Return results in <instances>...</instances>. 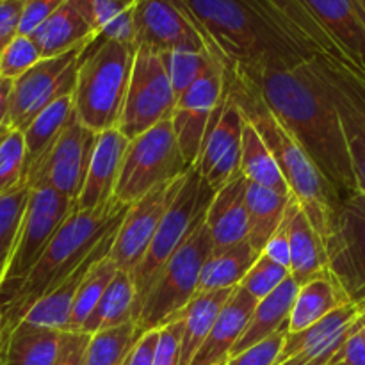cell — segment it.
I'll list each match as a JSON object with an SVG mask.
<instances>
[{
	"mask_svg": "<svg viewBox=\"0 0 365 365\" xmlns=\"http://www.w3.org/2000/svg\"><path fill=\"white\" fill-rule=\"evenodd\" d=\"M7 132H9V130H7L6 127H0V141H2V139H4V135H6Z\"/></svg>",
	"mask_w": 365,
	"mask_h": 365,
	"instance_id": "680465c9",
	"label": "cell"
},
{
	"mask_svg": "<svg viewBox=\"0 0 365 365\" xmlns=\"http://www.w3.org/2000/svg\"><path fill=\"white\" fill-rule=\"evenodd\" d=\"M73 210L75 202L57 192L56 189H31V198L21 220L20 232L0 284V303L11 298L24 284L56 237L57 230L63 227Z\"/></svg>",
	"mask_w": 365,
	"mask_h": 365,
	"instance_id": "9c48e42d",
	"label": "cell"
},
{
	"mask_svg": "<svg viewBox=\"0 0 365 365\" xmlns=\"http://www.w3.org/2000/svg\"><path fill=\"white\" fill-rule=\"evenodd\" d=\"M138 48L98 36L81 53L73 102L75 114L88 128H116L128 91Z\"/></svg>",
	"mask_w": 365,
	"mask_h": 365,
	"instance_id": "5b68a950",
	"label": "cell"
},
{
	"mask_svg": "<svg viewBox=\"0 0 365 365\" xmlns=\"http://www.w3.org/2000/svg\"><path fill=\"white\" fill-rule=\"evenodd\" d=\"M96 139L98 134L86 127L77 114H73L52 152L29 178V187H52L77 203L88 177Z\"/></svg>",
	"mask_w": 365,
	"mask_h": 365,
	"instance_id": "2e32d148",
	"label": "cell"
},
{
	"mask_svg": "<svg viewBox=\"0 0 365 365\" xmlns=\"http://www.w3.org/2000/svg\"><path fill=\"white\" fill-rule=\"evenodd\" d=\"M25 184L24 132L9 130L0 141V196Z\"/></svg>",
	"mask_w": 365,
	"mask_h": 365,
	"instance_id": "b9f144b4",
	"label": "cell"
},
{
	"mask_svg": "<svg viewBox=\"0 0 365 365\" xmlns=\"http://www.w3.org/2000/svg\"><path fill=\"white\" fill-rule=\"evenodd\" d=\"M135 6L138 0H95L100 36L135 46Z\"/></svg>",
	"mask_w": 365,
	"mask_h": 365,
	"instance_id": "f35d334b",
	"label": "cell"
},
{
	"mask_svg": "<svg viewBox=\"0 0 365 365\" xmlns=\"http://www.w3.org/2000/svg\"><path fill=\"white\" fill-rule=\"evenodd\" d=\"M157 342H159V330L145 331L138 339V342L132 346L123 365H153Z\"/></svg>",
	"mask_w": 365,
	"mask_h": 365,
	"instance_id": "816d5d0a",
	"label": "cell"
},
{
	"mask_svg": "<svg viewBox=\"0 0 365 365\" xmlns=\"http://www.w3.org/2000/svg\"><path fill=\"white\" fill-rule=\"evenodd\" d=\"M25 0H0V53L18 36Z\"/></svg>",
	"mask_w": 365,
	"mask_h": 365,
	"instance_id": "681fc988",
	"label": "cell"
},
{
	"mask_svg": "<svg viewBox=\"0 0 365 365\" xmlns=\"http://www.w3.org/2000/svg\"><path fill=\"white\" fill-rule=\"evenodd\" d=\"M305 66L334 102L348 143L359 191L365 192V70L348 61L314 57Z\"/></svg>",
	"mask_w": 365,
	"mask_h": 365,
	"instance_id": "8fae6325",
	"label": "cell"
},
{
	"mask_svg": "<svg viewBox=\"0 0 365 365\" xmlns=\"http://www.w3.org/2000/svg\"><path fill=\"white\" fill-rule=\"evenodd\" d=\"M128 207L130 205H121L114 200V203L103 209H75L68 216L24 284L11 298L0 303V312H2L0 341H4L16 328V324L24 319L34 303L59 287L91 257L106 235L123 221Z\"/></svg>",
	"mask_w": 365,
	"mask_h": 365,
	"instance_id": "3957f363",
	"label": "cell"
},
{
	"mask_svg": "<svg viewBox=\"0 0 365 365\" xmlns=\"http://www.w3.org/2000/svg\"><path fill=\"white\" fill-rule=\"evenodd\" d=\"M291 277L289 267L273 262L269 257L260 255L252 269L241 282V287L246 289L255 299H264L277 291L287 278Z\"/></svg>",
	"mask_w": 365,
	"mask_h": 365,
	"instance_id": "7bdbcfd3",
	"label": "cell"
},
{
	"mask_svg": "<svg viewBox=\"0 0 365 365\" xmlns=\"http://www.w3.org/2000/svg\"><path fill=\"white\" fill-rule=\"evenodd\" d=\"M100 36L95 0H64L63 6L31 36L43 59L89 45Z\"/></svg>",
	"mask_w": 365,
	"mask_h": 365,
	"instance_id": "44dd1931",
	"label": "cell"
},
{
	"mask_svg": "<svg viewBox=\"0 0 365 365\" xmlns=\"http://www.w3.org/2000/svg\"><path fill=\"white\" fill-rule=\"evenodd\" d=\"M223 59L227 73L257 81L305 57L242 0H182Z\"/></svg>",
	"mask_w": 365,
	"mask_h": 365,
	"instance_id": "7a4b0ae2",
	"label": "cell"
},
{
	"mask_svg": "<svg viewBox=\"0 0 365 365\" xmlns=\"http://www.w3.org/2000/svg\"><path fill=\"white\" fill-rule=\"evenodd\" d=\"M259 257V253L253 250L248 241L230 250H225V252L212 253L203 266L198 292L235 289L237 285H241V282L245 280Z\"/></svg>",
	"mask_w": 365,
	"mask_h": 365,
	"instance_id": "e575fe53",
	"label": "cell"
},
{
	"mask_svg": "<svg viewBox=\"0 0 365 365\" xmlns=\"http://www.w3.org/2000/svg\"><path fill=\"white\" fill-rule=\"evenodd\" d=\"M228 364V360H227V362H221V364H217V365H227Z\"/></svg>",
	"mask_w": 365,
	"mask_h": 365,
	"instance_id": "94428289",
	"label": "cell"
},
{
	"mask_svg": "<svg viewBox=\"0 0 365 365\" xmlns=\"http://www.w3.org/2000/svg\"><path fill=\"white\" fill-rule=\"evenodd\" d=\"M241 173L248 178V182L259 184L262 187L277 191L280 195H291L287 182L278 168L277 159L267 148L264 139L257 132L252 123L246 121L245 132H242V146H241Z\"/></svg>",
	"mask_w": 365,
	"mask_h": 365,
	"instance_id": "d590c367",
	"label": "cell"
},
{
	"mask_svg": "<svg viewBox=\"0 0 365 365\" xmlns=\"http://www.w3.org/2000/svg\"><path fill=\"white\" fill-rule=\"evenodd\" d=\"M355 7L360 14V20L365 25V0H355Z\"/></svg>",
	"mask_w": 365,
	"mask_h": 365,
	"instance_id": "9f6ffc18",
	"label": "cell"
},
{
	"mask_svg": "<svg viewBox=\"0 0 365 365\" xmlns=\"http://www.w3.org/2000/svg\"><path fill=\"white\" fill-rule=\"evenodd\" d=\"M248 178L239 171L234 178L214 192L205 212V227L212 237L214 252L230 250L248 241V207H246Z\"/></svg>",
	"mask_w": 365,
	"mask_h": 365,
	"instance_id": "603a6c76",
	"label": "cell"
},
{
	"mask_svg": "<svg viewBox=\"0 0 365 365\" xmlns=\"http://www.w3.org/2000/svg\"><path fill=\"white\" fill-rule=\"evenodd\" d=\"M285 221L291 245V277L299 287L328 271L327 248L323 239L294 198L285 210Z\"/></svg>",
	"mask_w": 365,
	"mask_h": 365,
	"instance_id": "484cf974",
	"label": "cell"
},
{
	"mask_svg": "<svg viewBox=\"0 0 365 365\" xmlns=\"http://www.w3.org/2000/svg\"><path fill=\"white\" fill-rule=\"evenodd\" d=\"M13 78H7L0 75V127H6L7 113L11 106V95H13Z\"/></svg>",
	"mask_w": 365,
	"mask_h": 365,
	"instance_id": "db71d44e",
	"label": "cell"
},
{
	"mask_svg": "<svg viewBox=\"0 0 365 365\" xmlns=\"http://www.w3.org/2000/svg\"><path fill=\"white\" fill-rule=\"evenodd\" d=\"M212 252V237L203 217L184 245L164 264L141 303L135 324L143 334L160 330L182 316L185 307L198 294L200 277Z\"/></svg>",
	"mask_w": 365,
	"mask_h": 365,
	"instance_id": "8992f818",
	"label": "cell"
},
{
	"mask_svg": "<svg viewBox=\"0 0 365 365\" xmlns=\"http://www.w3.org/2000/svg\"><path fill=\"white\" fill-rule=\"evenodd\" d=\"M246 118L230 93L225 91L223 100L216 107L203 139L202 152L195 170L202 180L217 191L230 178L239 173L241 168L242 132Z\"/></svg>",
	"mask_w": 365,
	"mask_h": 365,
	"instance_id": "ac0fdd59",
	"label": "cell"
},
{
	"mask_svg": "<svg viewBox=\"0 0 365 365\" xmlns=\"http://www.w3.org/2000/svg\"><path fill=\"white\" fill-rule=\"evenodd\" d=\"M160 56L166 64L168 75H170L177 98L184 95L205 73V70L214 59H220L210 50H173V52L160 53Z\"/></svg>",
	"mask_w": 365,
	"mask_h": 365,
	"instance_id": "60d3db41",
	"label": "cell"
},
{
	"mask_svg": "<svg viewBox=\"0 0 365 365\" xmlns=\"http://www.w3.org/2000/svg\"><path fill=\"white\" fill-rule=\"evenodd\" d=\"M289 328L277 331L271 337L264 339L259 344L230 356L227 365H278V359L284 349L285 339H287Z\"/></svg>",
	"mask_w": 365,
	"mask_h": 365,
	"instance_id": "f6af8a7d",
	"label": "cell"
},
{
	"mask_svg": "<svg viewBox=\"0 0 365 365\" xmlns=\"http://www.w3.org/2000/svg\"><path fill=\"white\" fill-rule=\"evenodd\" d=\"M182 328H184L182 316L160 328L159 342H157L155 355H153V365H180Z\"/></svg>",
	"mask_w": 365,
	"mask_h": 365,
	"instance_id": "bcb514c9",
	"label": "cell"
},
{
	"mask_svg": "<svg viewBox=\"0 0 365 365\" xmlns=\"http://www.w3.org/2000/svg\"><path fill=\"white\" fill-rule=\"evenodd\" d=\"M364 323L365 309L355 303H346L307 330L298 331V334H287L278 364L285 362L292 356H305L309 360H331L341 351L344 342Z\"/></svg>",
	"mask_w": 365,
	"mask_h": 365,
	"instance_id": "ffe728a7",
	"label": "cell"
},
{
	"mask_svg": "<svg viewBox=\"0 0 365 365\" xmlns=\"http://www.w3.org/2000/svg\"><path fill=\"white\" fill-rule=\"evenodd\" d=\"M118 271L120 269H118V266L109 255L93 264L91 269L86 274L84 282H82L81 289H78L77 298H75L70 331H82V327L88 321V317L91 316L95 307L98 305L100 298L103 296L106 289L109 287L113 278L116 277Z\"/></svg>",
	"mask_w": 365,
	"mask_h": 365,
	"instance_id": "8d00e7d4",
	"label": "cell"
},
{
	"mask_svg": "<svg viewBox=\"0 0 365 365\" xmlns=\"http://www.w3.org/2000/svg\"><path fill=\"white\" fill-rule=\"evenodd\" d=\"M346 303H349V299L327 271L299 287L298 298L292 307L291 321H289V334L307 330Z\"/></svg>",
	"mask_w": 365,
	"mask_h": 365,
	"instance_id": "1f68e13d",
	"label": "cell"
},
{
	"mask_svg": "<svg viewBox=\"0 0 365 365\" xmlns=\"http://www.w3.org/2000/svg\"><path fill=\"white\" fill-rule=\"evenodd\" d=\"M359 68L365 70V25L355 0H302Z\"/></svg>",
	"mask_w": 365,
	"mask_h": 365,
	"instance_id": "4316f807",
	"label": "cell"
},
{
	"mask_svg": "<svg viewBox=\"0 0 365 365\" xmlns=\"http://www.w3.org/2000/svg\"><path fill=\"white\" fill-rule=\"evenodd\" d=\"M29 198H31V187L27 184L0 196V284L13 253Z\"/></svg>",
	"mask_w": 365,
	"mask_h": 365,
	"instance_id": "ab89813d",
	"label": "cell"
},
{
	"mask_svg": "<svg viewBox=\"0 0 365 365\" xmlns=\"http://www.w3.org/2000/svg\"><path fill=\"white\" fill-rule=\"evenodd\" d=\"M328 273L349 303L365 309V192L355 191L331 212L324 239Z\"/></svg>",
	"mask_w": 365,
	"mask_h": 365,
	"instance_id": "30bf717a",
	"label": "cell"
},
{
	"mask_svg": "<svg viewBox=\"0 0 365 365\" xmlns=\"http://www.w3.org/2000/svg\"><path fill=\"white\" fill-rule=\"evenodd\" d=\"M134 21L138 48L143 46L157 53L173 50H210L221 59L182 0H138Z\"/></svg>",
	"mask_w": 365,
	"mask_h": 365,
	"instance_id": "5bb4252c",
	"label": "cell"
},
{
	"mask_svg": "<svg viewBox=\"0 0 365 365\" xmlns=\"http://www.w3.org/2000/svg\"><path fill=\"white\" fill-rule=\"evenodd\" d=\"M128 143L130 141L118 128L100 132L89 163L88 177L75 203V209L96 210L114 203V191H116Z\"/></svg>",
	"mask_w": 365,
	"mask_h": 365,
	"instance_id": "7402d4cb",
	"label": "cell"
},
{
	"mask_svg": "<svg viewBox=\"0 0 365 365\" xmlns=\"http://www.w3.org/2000/svg\"><path fill=\"white\" fill-rule=\"evenodd\" d=\"M91 335L82 331H64L53 365H86Z\"/></svg>",
	"mask_w": 365,
	"mask_h": 365,
	"instance_id": "c3c4849f",
	"label": "cell"
},
{
	"mask_svg": "<svg viewBox=\"0 0 365 365\" xmlns=\"http://www.w3.org/2000/svg\"><path fill=\"white\" fill-rule=\"evenodd\" d=\"M141 335L135 321L91 335L86 365H123Z\"/></svg>",
	"mask_w": 365,
	"mask_h": 365,
	"instance_id": "74e56055",
	"label": "cell"
},
{
	"mask_svg": "<svg viewBox=\"0 0 365 365\" xmlns=\"http://www.w3.org/2000/svg\"><path fill=\"white\" fill-rule=\"evenodd\" d=\"M259 299L253 298L241 285L234 289L230 299L225 303L209 337L192 359L191 365H217L232 356L235 344L248 328Z\"/></svg>",
	"mask_w": 365,
	"mask_h": 365,
	"instance_id": "cb8c5ba5",
	"label": "cell"
},
{
	"mask_svg": "<svg viewBox=\"0 0 365 365\" xmlns=\"http://www.w3.org/2000/svg\"><path fill=\"white\" fill-rule=\"evenodd\" d=\"M120 225H118V227H120ZM118 227L113 228V230L106 235V239L96 246V250L91 253V257H89V259L86 260L70 278H66L59 287L53 289L52 292H48L45 298H41L38 303H34L21 321L29 324H34V327L50 328V330L70 331L71 312H73L75 298H77L78 289H81L82 282H84L86 274L91 269L93 264L109 255L110 248H113L114 235H116L118 232Z\"/></svg>",
	"mask_w": 365,
	"mask_h": 365,
	"instance_id": "d4e9b609",
	"label": "cell"
},
{
	"mask_svg": "<svg viewBox=\"0 0 365 365\" xmlns=\"http://www.w3.org/2000/svg\"><path fill=\"white\" fill-rule=\"evenodd\" d=\"M184 182L185 177H182L178 180L159 185L128 207L109 252V257L118 269L130 274L138 269L159 230L164 214L177 198Z\"/></svg>",
	"mask_w": 365,
	"mask_h": 365,
	"instance_id": "e0dca14e",
	"label": "cell"
},
{
	"mask_svg": "<svg viewBox=\"0 0 365 365\" xmlns=\"http://www.w3.org/2000/svg\"><path fill=\"white\" fill-rule=\"evenodd\" d=\"M262 255L269 257L273 262L280 264V266L291 267V245H289V230H287V221H285V216H284V221H282L280 228L274 232V235L269 239L266 248H264Z\"/></svg>",
	"mask_w": 365,
	"mask_h": 365,
	"instance_id": "f907efd6",
	"label": "cell"
},
{
	"mask_svg": "<svg viewBox=\"0 0 365 365\" xmlns=\"http://www.w3.org/2000/svg\"><path fill=\"white\" fill-rule=\"evenodd\" d=\"M234 289L221 291L198 292L184 309L182 319V344H180V365H191L192 359L209 337L217 316L223 310L225 303L230 299Z\"/></svg>",
	"mask_w": 365,
	"mask_h": 365,
	"instance_id": "4dcf8cb0",
	"label": "cell"
},
{
	"mask_svg": "<svg viewBox=\"0 0 365 365\" xmlns=\"http://www.w3.org/2000/svg\"><path fill=\"white\" fill-rule=\"evenodd\" d=\"M334 359L342 360L348 365H365V323L344 342Z\"/></svg>",
	"mask_w": 365,
	"mask_h": 365,
	"instance_id": "f5cc1de1",
	"label": "cell"
},
{
	"mask_svg": "<svg viewBox=\"0 0 365 365\" xmlns=\"http://www.w3.org/2000/svg\"><path fill=\"white\" fill-rule=\"evenodd\" d=\"M0 339H2V312H0Z\"/></svg>",
	"mask_w": 365,
	"mask_h": 365,
	"instance_id": "91938a15",
	"label": "cell"
},
{
	"mask_svg": "<svg viewBox=\"0 0 365 365\" xmlns=\"http://www.w3.org/2000/svg\"><path fill=\"white\" fill-rule=\"evenodd\" d=\"M214 192L216 191L202 180L195 168L185 175L184 185L178 191L177 198L173 200L168 212L164 214L159 230H157L145 259L132 273L135 285L134 321L141 309V303L145 302L150 287L153 285L164 264L175 255V252L184 245L191 232L203 221Z\"/></svg>",
	"mask_w": 365,
	"mask_h": 365,
	"instance_id": "ba28073f",
	"label": "cell"
},
{
	"mask_svg": "<svg viewBox=\"0 0 365 365\" xmlns=\"http://www.w3.org/2000/svg\"><path fill=\"white\" fill-rule=\"evenodd\" d=\"M227 91L242 110L246 121L257 128L260 138L271 150L291 189L292 198L299 203L324 242L331 212L341 203V196L331 189L312 160L278 121L252 78L227 73Z\"/></svg>",
	"mask_w": 365,
	"mask_h": 365,
	"instance_id": "277c9868",
	"label": "cell"
},
{
	"mask_svg": "<svg viewBox=\"0 0 365 365\" xmlns=\"http://www.w3.org/2000/svg\"><path fill=\"white\" fill-rule=\"evenodd\" d=\"M330 364V359H316V360H309L305 356H292V359L285 360V362L278 364V365H328Z\"/></svg>",
	"mask_w": 365,
	"mask_h": 365,
	"instance_id": "11a10c76",
	"label": "cell"
},
{
	"mask_svg": "<svg viewBox=\"0 0 365 365\" xmlns=\"http://www.w3.org/2000/svg\"><path fill=\"white\" fill-rule=\"evenodd\" d=\"M298 292L299 284L294 278L289 277L277 291L271 292L267 298L260 299L248 328H246L242 337L235 344L232 356L252 348V346L259 344L260 341L271 337L277 331L289 328L292 307H294L296 298H298Z\"/></svg>",
	"mask_w": 365,
	"mask_h": 365,
	"instance_id": "f546056e",
	"label": "cell"
},
{
	"mask_svg": "<svg viewBox=\"0 0 365 365\" xmlns=\"http://www.w3.org/2000/svg\"><path fill=\"white\" fill-rule=\"evenodd\" d=\"M41 59V50L38 48L34 39L31 36L18 34L0 53V75L16 81Z\"/></svg>",
	"mask_w": 365,
	"mask_h": 365,
	"instance_id": "ee69618b",
	"label": "cell"
},
{
	"mask_svg": "<svg viewBox=\"0 0 365 365\" xmlns=\"http://www.w3.org/2000/svg\"><path fill=\"white\" fill-rule=\"evenodd\" d=\"M64 0H25L18 34L32 36L61 6Z\"/></svg>",
	"mask_w": 365,
	"mask_h": 365,
	"instance_id": "7dc6e473",
	"label": "cell"
},
{
	"mask_svg": "<svg viewBox=\"0 0 365 365\" xmlns=\"http://www.w3.org/2000/svg\"><path fill=\"white\" fill-rule=\"evenodd\" d=\"M291 200L292 196L280 195V192L248 182V191H246L250 225L248 242L259 255H262L269 239L280 228Z\"/></svg>",
	"mask_w": 365,
	"mask_h": 365,
	"instance_id": "d6a6232c",
	"label": "cell"
},
{
	"mask_svg": "<svg viewBox=\"0 0 365 365\" xmlns=\"http://www.w3.org/2000/svg\"><path fill=\"white\" fill-rule=\"evenodd\" d=\"M253 82L278 121L341 200L359 191L341 118L305 63L292 70L269 71Z\"/></svg>",
	"mask_w": 365,
	"mask_h": 365,
	"instance_id": "6da1fadb",
	"label": "cell"
},
{
	"mask_svg": "<svg viewBox=\"0 0 365 365\" xmlns=\"http://www.w3.org/2000/svg\"><path fill=\"white\" fill-rule=\"evenodd\" d=\"M86 46L57 57H46L14 81L7 113V130L24 132L46 107L75 93L81 53Z\"/></svg>",
	"mask_w": 365,
	"mask_h": 365,
	"instance_id": "4fadbf2b",
	"label": "cell"
},
{
	"mask_svg": "<svg viewBox=\"0 0 365 365\" xmlns=\"http://www.w3.org/2000/svg\"><path fill=\"white\" fill-rule=\"evenodd\" d=\"M227 91V68L214 59L205 73L177 98L171 121L187 166L195 168L216 107Z\"/></svg>",
	"mask_w": 365,
	"mask_h": 365,
	"instance_id": "9a60e30c",
	"label": "cell"
},
{
	"mask_svg": "<svg viewBox=\"0 0 365 365\" xmlns=\"http://www.w3.org/2000/svg\"><path fill=\"white\" fill-rule=\"evenodd\" d=\"M242 2L248 4L278 34L284 36L307 61L314 57H331V59L353 63L302 0H242Z\"/></svg>",
	"mask_w": 365,
	"mask_h": 365,
	"instance_id": "d6986e66",
	"label": "cell"
},
{
	"mask_svg": "<svg viewBox=\"0 0 365 365\" xmlns=\"http://www.w3.org/2000/svg\"><path fill=\"white\" fill-rule=\"evenodd\" d=\"M328 365H348L346 362H342V360H337V359H331L330 364Z\"/></svg>",
	"mask_w": 365,
	"mask_h": 365,
	"instance_id": "6f0895ef",
	"label": "cell"
},
{
	"mask_svg": "<svg viewBox=\"0 0 365 365\" xmlns=\"http://www.w3.org/2000/svg\"><path fill=\"white\" fill-rule=\"evenodd\" d=\"M191 168L185 163L173 130V121L164 120L138 138L130 139L123 157L114 200L132 205L152 189L185 177Z\"/></svg>",
	"mask_w": 365,
	"mask_h": 365,
	"instance_id": "52a82bcc",
	"label": "cell"
},
{
	"mask_svg": "<svg viewBox=\"0 0 365 365\" xmlns=\"http://www.w3.org/2000/svg\"><path fill=\"white\" fill-rule=\"evenodd\" d=\"M75 114L73 95L63 96L46 107L24 130L25 139V184L39 170L43 160L52 152L53 145Z\"/></svg>",
	"mask_w": 365,
	"mask_h": 365,
	"instance_id": "83f0119b",
	"label": "cell"
},
{
	"mask_svg": "<svg viewBox=\"0 0 365 365\" xmlns=\"http://www.w3.org/2000/svg\"><path fill=\"white\" fill-rule=\"evenodd\" d=\"M135 285L130 273L118 271L116 277L106 289L98 305L82 327V334L95 335L103 330L123 327L134 321Z\"/></svg>",
	"mask_w": 365,
	"mask_h": 365,
	"instance_id": "836d02e7",
	"label": "cell"
},
{
	"mask_svg": "<svg viewBox=\"0 0 365 365\" xmlns=\"http://www.w3.org/2000/svg\"><path fill=\"white\" fill-rule=\"evenodd\" d=\"M175 106L177 95L163 56L139 46L116 128L130 141L160 121L170 120Z\"/></svg>",
	"mask_w": 365,
	"mask_h": 365,
	"instance_id": "7c38bea8",
	"label": "cell"
},
{
	"mask_svg": "<svg viewBox=\"0 0 365 365\" xmlns=\"http://www.w3.org/2000/svg\"><path fill=\"white\" fill-rule=\"evenodd\" d=\"M63 334L21 321L0 341V365H53Z\"/></svg>",
	"mask_w": 365,
	"mask_h": 365,
	"instance_id": "f1b7e54d",
	"label": "cell"
}]
</instances>
